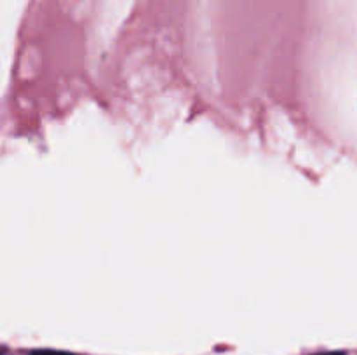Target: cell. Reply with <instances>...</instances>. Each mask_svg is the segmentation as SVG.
Here are the masks:
<instances>
[{
    "instance_id": "obj_1",
    "label": "cell",
    "mask_w": 357,
    "mask_h": 355,
    "mask_svg": "<svg viewBox=\"0 0 357 355\" xmlns=\"http://www.w3.org/2000/svg\"><path fill=\"white\" fill-rule=\"evenodd\" d=\"M28 355H75L72 352L65 350H49V348H42V350H31Z\"/></svg>"
},
{
    "instance_id": "obj_2",
    "label": "cell",
    "mask_w": 357,
    "mask_h": 355,
    "mask_svg": "<svg viewBox=\"0 0 357 355\" xmlns=\"http://www.w3.org/2000/svg\"><path fill=\"white\" fill-rule=\"evenodd\" d=\"M319 355H345L344 352H328V354H319Z\"/></svg>"
},
{
    "instance_id": "obj_3",
    "label": "cell",
    "mask_w": 357,
    "mask_h": 355,
    "mask_svg": "<svg viewBox=\"0 0 357 355\" xmlns=\"http://www.w3.org/2000/svg\"><path fill=\"white\" fill-rule=\"evenodd\" d=\"M0 355H3V354H0Z\"/></svg>"
}]
</instances>
